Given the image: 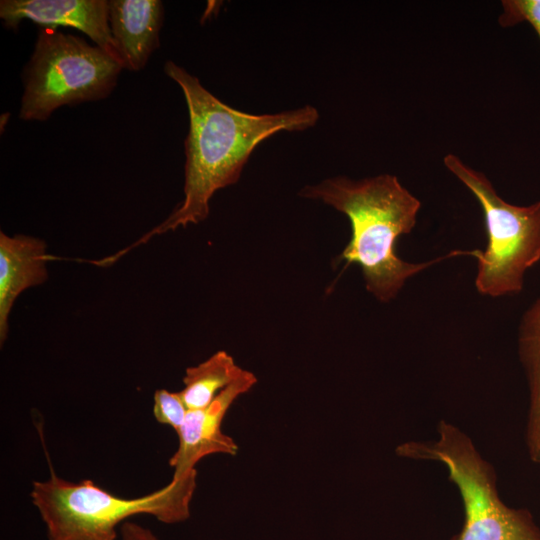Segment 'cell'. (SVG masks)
Segmentation results:
<instances>
[{"mask_svg":"<svg viewBox=\"0 0 540 540\" xmlns=\"http://www.w3.org/2000/svg\"><path fill=\"white\" fill-rule=\"evenodd\" d=\"M164 7L159 0H110L109 24L122 66L142 70L159 45Z\"/></svg>","mask_w":540,"mask_h":540,"instance_id":"10","label":"cell"},{"mask_svg":"<svg viewBox=\"0 0 540 540\" xmlns=\"http://www.w3.org/2000/svg\"><path fill=\"white\" fill-rule=\"evenodd\" d=\"M0 18L10 29L25 19L50 28L78 29L121 62L110 29L107 0H2Z\"/></svg>","mask_w":540,"mask_h":540,"instance_id":"8","label":"cell"},{"mask_svg":"<svg viewBox=\"0 0 540 540\" xmlns=\"http://www.w3.org/2000/svg\"><path fill=\"white\" fill-rule=\"evenodd\" d=\"M518 354L529 389L525 430L530 460L540 463V296L523 314L518 329Z\"/></svg>","mask_w":540,"mask_h":540,"instance_id":"11","label":"cell"},{"mask_svg":"<svg viewBox=\"0 0 540 540\" xmlns=\"http://www.w3.org/2000/svg\"><path fill=\"white\" fill-rule=\"evenodd\" d=\"M443 162L483 210L487 244L475 256L478 293L495 298L521 292L526 271L540 260V200L526 206L509 203L458 156L447 154Z\"/></svg>","mask_w":540,"mask_h":540,"instance_id":"6","label":"cell"},{"mask_svg":"<svg viewBox=\"0 0 540 540\" xmlns=\"http://www.w3.org/2000/svg\"><path fill=\"white\" fill-rule=\"evenodd\" d=\"M256 382V376L245 370L207 407L188 410L183 425L177 431L178 448L169 460V465L174 469L172 479L182 478L195 471L196 464L206 456H234L238 453L237 443L222 431V422L233 402L248 392Z\"/></svg>","mask_w":540,"mask_h":540,"instance_id":"7","label":"cell"},{"mask_svg":"<svg viewBox=\"0 0 540 540\" xmlns=\"http://www.w3.org/2000/svg\"><path fill=\"white\" fill-rule=\"evenodd\" d=\"M300 195L321 200L348 217L351 238L339 258L360 266L367 291L381 302L394 299L409 278L429 266L459 255L475 257L477 252L455 250L419 263L401 259L397 240L414 229L421 202L392 174L329 178L304 187Z\"/></svg>","mask_w":540,"mask_h":540,"instance_id":"2","label":"cell"},{"mask_svg":"<svg viewBox=\"0 0 540 540\" xmlns=\"http://www.w3.org/2000/svg\"><path fill=\"white\" fill-rule=\"evenodd\" d=\"M244 371L231 355L220 350L204 362L188 367L183 377L184 388L178 392L188 410L202 409Z\"/></svg>","mask_w":540,"mask_h":540,"instance_id":"12","label":"cell"},{"mask_svg":"<svg viewBox=\"0 0 540 540\" xmlns=\"http://www.w3.org/2000/svg\"><path fill=\"white\" fill-rule=\"evenodd\" d=\"M119 534L120 540H159L150 529L129 520L119 527Z\"/></svg>","mask_w":540,"mask_h":540,"instance_id":"15","label":"cell"},{"mask_svg":"<svg viewBox=\"0 0 540 540\" xmlns=\"http://www.w3.org/2000/svg\"><path fill=\"white\" fill-rule=\"evenodd\" d=\"M499 23L503 27L527 22L540 38V0H504Z\"/></svg>","mask_w":540,"mask_h":540,"instance_id":"14","label":"cell"},{"mask_svg":"<svg viewBox=\"0 0 540 540\" xmlns=\"http://www.w3.org/2000/svg\"><path fill=\"white\" fill-rule=\"evenodd\" d=\"M188 409L179 392L166 389L154 393L153 415L158 423L168 425L177 432L183 425Z\"/></svg>","mask_w":540,"mask_h":540,"instance_id":"13","label":"cell"},{"mask_svg":"<svg viewBox=\"0 0 540 540\" xmlns=\"http://www.w3.org/2000/svg\"><path fill=\"white\" fill-rule=\"evenodd\" d=\"M119 60L83 38L40 29L24 68L19 118L45 121L64 105L102 100L116 87Z\"/></svg>","mask_w":540,"mask_h":540,"instance_id":"5","label":"cell"},{"mask_svg":"<svg viewBox=\"0 0 540 540\" xmlns=\"http://www.w3.org/2000/svg\"><path fill=\"white\" fill-rule=\"evenodd\" d=\"M50 475L34 481L30 492L46 526L48 540H116L117 529L130 517L148 514L166 524L186 521L197 486V471L171 481L153 493L121 498L85 479L59 477L49 461Z\"/></svg>","mask_w":540,"mask_h":540,"instance_id":"3","label":"cell"},{"mask_svg":"<svg viewBox=\"0 0 540 540\" xmlns=\"http://www.w3.org/2000/svg\"><path fill=\"white\" fill-rule=\"evenodd\" d=\"M396 454L446 468L464 512L462 527L451 540H540V527L530 511L510 507L501 499L494 467L456 425L441 420L435 440L404 442L396 447Z\"/></svg>","mask_w":540,"mask_h":540,"instance_id":"4","label":"cell"},{"mask_svg":"<svg viewBox=\"0 0 540 540\" xmlns=\"http://www.w3.org/2000/svg\"><path fill=\"white\" fill-rule=\"evenodd\" d=\"M53 256L46 243L27 235L0 232V343L8 335V319L17 297L48 278L47 263Z\"/></svg>","mask_w":540,"mask_h":540,"instance_id":"9","label":"cell"},{"mask_svg":"<svg viewBox=\"0 0 540 540\" xmlns=\"http://www.w3.org/2000/svg\"><path fill=\"white\" fill-rule=\"evenodd\" d=\"M164 72L180 86L189 112L184 199L164 221L133 244L108 256L110 264L153 236L205 220L212 196L238 182L260 143L280 131L306 130L319 119L318 110L310 105L273 114L246 113L222 102L196 76L173 61L164 64Z\"/></svg>","mask_w":540,"mask_h":540,"instance_id":"1","label":"cell"}]
</instances>
